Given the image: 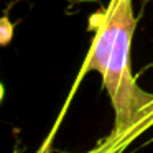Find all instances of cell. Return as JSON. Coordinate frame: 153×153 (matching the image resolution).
<instances>
[{
  "label": "cell",
  "instance_id": "cell-1",
  "mask_svg": "<svg viewBox=\"0 0 153 153\" xmlns=\"http://www.w3.org/2000/svg\"><path fill=\"white\" fill-rule=\"evenodd\" d=\"M138 17L133 7L125 12L104 71L102 89L114 109L110 133L84 153H123L153 127V92L142 89L132 73V41Z\"/></svg>",
  "mask_w": 153,
  "mask_h": 153
},
{
  "label": "cell",
  "instance_id": "cell-2",
  "mask_svg": "<svg viewBox=\"0 0 153 153\" xmlns=\"http://www.w3.org/2000/svg\"><path fill=\"white\" fill-rule=\"evenodd\" d=\"M130 7H133V0H109L107 5H104L102 8H99V10L94 12L89 17V20H87V30L92 33L89 51H87L86 58H84L82 64L79 68V73H77L76 79L73 82V87H71L69 94H68L63 107H61L59 115L56 117V122L51 127L50 133L43 140L40 148L36 150V153H50L51 152L54 137H56L58 130H59L64 117H66L68 109H69L71 102H73L74 96H76V92L79 89L81 82L84 81V77L89 73L100 74L104 71V68L107 64V59L110 56V51H112L115 36L119 33L122 18Z\"/></svg>",
  "mask_w": 153,
  "mask_h": 153
}]
</instances>
